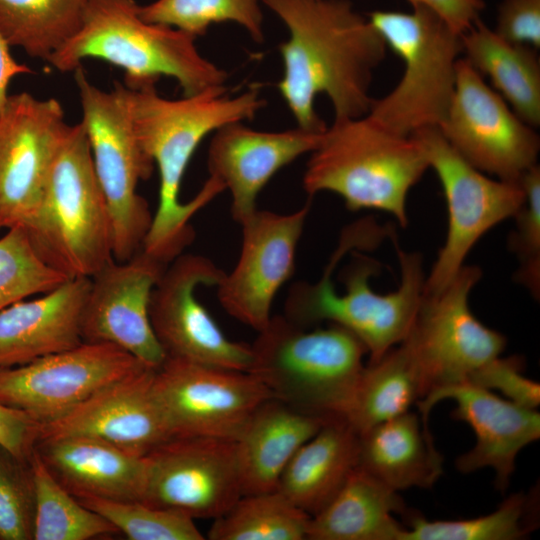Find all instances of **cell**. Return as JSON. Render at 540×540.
<instances>
[{"label": "cell", "mask_w": 540, "mask_h": 540, "mask_svg": "<svg viewBox=\"0 0 540 540\" xmlns=\"http://www.w3.org/2000/svg\"><path fill=\"white\" fill-rule=\"evenodd\" d=\"M285 25L289 38L279 51L283 75L278 89L297 127L323 132L315 111L326 95L334 119L366 115L374 98V72L388 47L367 16L350 0H261Z\"/></svg>", "instance_id": "1"}, {"label": "cell", "mask_w": 540, "mask_h": 540, "mask_svg": "<svg viewBox=\"0 0 540 540\" xmlns=\"http://www.w3.org/2000/svg\"><path fill=\"white\" fill-rule=\"evenodd\" d=\"M124 85L135 133L160 177L158 207L142 250L168 265L193 241L192 217L225 190L209 177L190 201L179 200L182 179L196 148L220 127L253 119L265 100L256 87L236 96H228L225 86H217L167 99L158 94L154 81Z\"/></svg>", "instance_id": "2"}, {"label": "cell", "mask_w": 540, "mask_h": 540, "mask_svg": "<svg viewBox=\"0 0 540 540\" xmlns=\"http://www.w3.org/2000/svg\"><path fill=\"white\" fill-rule=\"evenodd\" d=\"M381 240L380 228L373 219L365 218L345 228L321 278L315 283L298 282L292 286L284 316L302 327L323 321L344 327L365 345L369 362L401 343L423 295L426 276L419 253L405 251L395 243L400 282L390 293H377L371 288L370 279L380 272L381 265L361 253L342 271L345 292L338 293L331 278L346 253L372 250Z\"/></svg>", "instance_id": "3"}, {"label": "cell", "mask_w": 540, "mask_h": 540, "mask_svg": "<svg viewBox=\"0 0 540 540\" xmlns=\"http://www.w3.org/2000/svg\"><path fill=\"white\" fill-rule=\"evenodd\" d=\"M310 154L302 178L309 196L331 192L351 211L379 210L408 224L409 191L429 168L415 136L396 134L368 114L334 119Z\"/></svg>", "instance_id": "4"}, {"label": "cell", "mask_w": 540, "mask_h": 540, "mask_svg": "<svg viewBox=\"0 0 540 540\" xmlns=\"http://www.w3.org/2000/svg\"><path fill=\"white\" fill-rule=\"evenodd\" d=\"M195 40L179 29L145 21L133 0H90L77 32L47 62L70 72L96 58L125 70L126 85L168 76L184 96L225 86L227 73L200 54Z\"/></svg>", "instance_id": "5"}, {"label": "cell", "mask_w": 540, "mask_h": 540, "mask_svg": "<svg viewBox=\"0 0 540 540\" xmlns=\"http://www.w3.org/2000/svg\"><path fill=\"white\" fill-rule=\"evenodd\" d=\"M250 346L249 372L274 398L322 418H344L368 354L353 333L334 323L310 330L275 315Z\"/></svg>", "instance_id": "6"}, {"label": "cell", "mask_w": 540, "mask_h": 540, "mask_svg": "<svg viewBox=\"0 0 540 540\" xmlns=\"http://www.w3.org/2000/svg\"><path fill=\"white\" fill-rule=\"evenodd\" d=\"M24 229L42 258L68 278H91L113 258L110 215L81 122L69 125Z\"/></svg>", "instance_id": "7"}, {"label": "cell", "mask_w": 540, "mask_h": 540, "mask_svg": "<svg viewBox=\"0 0 540 540\" xmlns=\"http://www.w3.org/2000/svg\"><path fill=\"white\" fill-rule=\"evenodd\" d=\"M367 17L404 63L399 82L374 99L367 114L403 136L438 128L455 90L461 34L424 7H412L410 12L375 10Z\"/></svg>", "instance_id": "8"}, {"label": "cell", "mask_w": 540, "mask_h": 540, "mask_svg": "<svg viewBox=\"0 0 540 540\" xmlns=\"http://www.w3.org/2000/svg\"><path fill=\"white\" fill-rule=\"evenodd\" d=\"M74 73L81 124L110 215L112 255L126 261L142 249L152 223L153 214L137 185L152 175L155 164L135 133L126 86L115 82L111 91H104L89 81L82 65Z\"/></svg>", "instance_id": "9"}, {"label": "cell", "mask_w": 540, "mask_h": 540, "mask_svg": "<svg viewBox=\"0 0 540 540\" xmlns=\"http://www.w3.org/2000/svg\"><path fill=\"white\" fill-rule=\"evenodd\" d=\"M481 274L479 267L463 265L441 290L422 295L410 329L399 343L418 369L421 399L434 390L466 382L506 347V337L470 310L469 295Z\"/></svg>", "instance_id": "10"}, {"label": "cell", "mask_w": 540, "mask_h": 540, "mask_svg": "<svg viewBox=\"0 0 540 540\" xmlns=\"http://www.w3.org/2000/svg\"><path fill=\"white\" fill-rule=\"evenodd\" d=\"M422 144L429 168L441 183L448 214L447 234L426 276L423 293L445 287L464 265L476 242L490 229L514 217L525 200L520 181L491 178L465 161L438 128L413 134Z\"/></svg>", "instance_id": "11"}, {"label": "cell", "mask_w": 540, "mask_h": 540, "mask_svg": "<svg viewBox=\"0 0 540 540\" xmlns=\"http://www.w3.org/2000/svg\"><path fill=\"white\" fill-rule=\"evenodd\" d=\"M438 130L465 161L497 179L520 181L537 164L535 128L465 58L458 60L454 94Z\"/></svg>", "instance_id": "12"}, {"label": "cell", "mask_w": 540, "mask_h": 540, "mask_svg": "<svg viewBox=\"0 0 540 540\" xmlns=\"http://www.w3.org/2000/svg\"><path fill=\"white\" fill-rule=\"evenodd\" d=\"M225 271L209 258L182 253L154 287L149 316L166 358L249 372L251 346L229 339L195 296L199 286H217Z\"/></svg>", "instance_id": "13"}, {"label": "cell", "mask_w": 540, "mask_h": 540, "mask_svg": "<svg viewBox=\"0 0 540 540\" xmlns=\"http://www.w3.org/2000/svg\"><path fill=\"white\" fill-rule=\"evenodd\" d=\"M154 390L173 437L236 440L253 413L273 398L247 371L166 358Z\"/></svg>", "instance_id": "14"}, {"label": "cell", "mask_w": 540, "mask_h": 540, "mask_svg": "<svg viewBox=\"0 0 540 540\" xmlns=\"http://www.w3.org/2000/svg\"><path fill=\"white\" fill-rule=\"evenodd\" d=\"M143 367L148 366L115 345L83 341L24 365L0 368V403L38 424L48 423Z\"/></svg>", "instance_id": "15"}, {"label": "cell", "mask_w": 540, "mask_h": 540, "mask_svg": "<svg viewBox=\"0 0 540 540\" xmlns=\"http://www.w3.org/2000/svg\"><path fill=\"white\" fill-rule=\"evenodd\" d=\"M145 461L146 504L214 520L243 495L235 440L173 437Z\"/></svg>", "instance_id": "16"}, {"label": "cell", "mask_w": 540, "mask_h": 540, "mask_svg": "<svg viewBox=\"0 0 540 540\" xmlns=\"http://www.w3.org/2000/svg\"><path fill=\"white\" fill-rule=\"evenodd\" d=\"M68 127L58 100L9 95L0 112V230L31 222Z\"/></svg>", "instance_id": "17"}, {"label": "cell", "mask_w": 540, "mask_h": 540, "mask_svg": "<svg viewBox=\"0 0 540 540\" xmlns=\"http://www.w3.org/2000/svg\"><path fill=\"white\" fill-rule=\"evenodd\" d=\"M310 207L308 201L286 214L256 209L239 223L240 255L216 286L217 296L229 315L257 332L269 323L273 300L295 271L296 250Z\"/></svg>", "instance_id": "18"}, {"label": "cell", "mask_w": 540, "mask_h": 540, "mask_svg": "<svg viewBox=\"0 0 540 540\" xmlns=\"http://www.w3.org/2000/svg\"><path fill=\"white\" fill-rule=\"evenodd\" d=\"M167 266L142 249L126 261L107 262L90 278L81 317L83 341L115 345L159 368L166 355L151 325L149 303Z\"/></svg>", "instance_id": "19"}, {"label": "cell", "mask_w": 540, "mask_h": 540, "mask_svg": "<svg viewBox=\"0 0 540 540\" xmlns=\"http://www.w3.org/2000/svg\"><path fill=\"white\" fill-rule=\"evenodd\" d=\"M154 368L143 367L101 389L60 418L39 424L37 441L83 436L137 456L172 438L154 390Z\"/></svg>", "instance_id": "20"}, {"label": "cell", "mask_w": 540, "mask_h": 540, "mask_svg": "<svg viewBox=\"0 0 540 540\" xmlns=\"http://www.w3.org/2000/svg\"><path fill=\"white\" fill-rule=\"evenodd\" d=\"M445 399L455 403L451 417L467 423L476 436L474 447L455 460V467L464 474L493 469L495 488L504 493L515 471L517 455L540 438L539 412L463 382L434 390L416 402L425 424L432 407Z\"/></svg>", "instance_id": "21"}, {"label": "cell", "mask_w": 540, "mask_h": 540, "mask_svg": "<svg viewBox=\"0 0 540 540\" xmlns=\"http://www.w3.org/2000/svg\"><path fill=\"white\" fill-rule=\"evenodd\" d=\"M323 132L300 127L259 131L242 121L214 132L207 157L209 177L230 192L231 215L237 223L257 209L258 194L270 179L300 156L311 153Z\"/></svg>", "instance_id": "22"}, {"label": "cell", "mask_w": 540, "mask_h": 540, "mask_svg": "<svg viewBox=\"0 0 540 540\" xmlns=\"http://www.w3.org/2000/svg\"><path fill=\"white\" fill-rule=\"evenodd\" d=\"M89 277L70 278L33 300L0 311V368L15 367L83 342L81 317Z\"/></svg>", "instance_id": "23"}, {"label": "cell", "mask_w": 540, "mask_h": 540, "mask_svg": "<svg viewBox=\"0 0 540 540\" xmlns=\"http://www.w3.org/2000/svg\"><path fill=\"white\" fill-rule=\"evenodd\" d=\"M35 451L52 475L75 497L142 501L144 456L83 436L37 441Z\"/></svg>", "instance_id": "24"}, {"label": "cell", "mask_w": 540, "mask_h": 540, "mask_svg": "<svg viewBox=\"0 0 540 540\" xmlns=\"http://www.w3.org/2000/svg\"><path fill=\"white\" fill-rule=\"evenodd\" d=\"M328 419L265 401L235 440L243 495L276 490L293 456Z\"/></svg>", "instance_id": "25"}, {"label": "cell", "mask_w": 540, "mask_h": 540, "mask_svg": "<svg viewBox=\"0 0 540 540\" xmlns=\"http://www.w3.org/2000/svg\"><path fill=\"white\" fill-rule=\"evenodd\" d=\"M357 467L396 492L429 489L443 473V456L428 425L408 411L359 434Z\"/></svg>", "instance_id": "26"}, {"label": "cell", "mask_w": 540, "mask_h": 540, "mask_svg": "<svg viewBox=\"0 0 540 540\" xmlns=\"http://www.w3.org/2000/svg\"><path fill=\"white\" fill-rule=\"evenodd\" d=\"M359 434L343 417L329 418L286 466L277 490L313 516L340 490L358 464Z\"/></svg>", "instance_id": "27"}, {"label": "cell", "mask_w": 540, "mask_h": 540, "mask_svg": "<svg viewBox=\"0 0 540 540\" xmlns=\"http://www.w3.org/2000/svg\"><path fill=\"white\" fill-rule=\"evenodd\" d=\"M407 514L398 492L356 467L332 500L311 516L307 540H400Z\"/></svg>", "instance_id": "28"}, {"label": "cell", "mask_w": 540, "mask_h": 540, "mask_svg": "<svg viewBox=\"0 0 540 540\" xmlns=\"http://www.w3.org/2000/svg\"><path fill=\"white\" fill-rule=\"evenodd\" d=\"M468 63L528 125H540V61L536 49L509 42L481 19L461 35Z\"/></svg>", "instance_id": "29"}, {"label": "cell", "mask_w": 540, "mask_h": 540, "mask_svg": "<svg viewBox=\"0 0 540 540\" xmlns=\"http://www.w3.org/2000/svg\"><path fill=\"white\" fill-rule=\"evenodd\" d=\"M422 398L418 369L402 344L364 366L344 416L361 434L409 411Z\"/></svg>", "instance_id": "30"}, {"label": "cell", "mask_w": 540, "mask_h": 540, "mask_svg": "<svg viewBox=\"0 0 540 540\" xmlns=\"http://www.w3.org/2000/svg\"><path fill=\"white\" fill-rule=\"evenodd\" d=\"M90 0H0V33L11 47L48 61L81 26Z\"/></svg>", "instance_id": "31"}, {"label": "cell", "mask_w": 540, "mask_h": 540, "mask_svg": "<svg viewBox=\"0 0 540 540\" xmlns=\"http://www.w3.org/2000/svg\"><path fill=\"white\" fill-rule=\"evenodd\" d=\"M28 464L34 495L33 540H88L118 532L59 482L35 449Z\"/></svg>", "instance_id": "32"}, {"label": "cell", "mask_w": 540, "mask_h": 540, "mask_svg": "<svg viewBox=\"0 0 540 540\" xmlns=\"http://www.w3.org/2000/svg\"><path fill=\"white\" fill-rule=\"evenodd\" d=\"M311 516L279 490L242 495L213 520L209 540H307Z\"/></svg>", "instance_id": "33"}, {"label": "cell", "mask_w": 540, "mask_h": 540, "mask_svg": "<svg viewBox=\"0 0 540 540\" xmlns=\"http://www.w3.org/2000/svg\"><path fill=\"white\" fill-rule=\"evenodd\" d=\"M538 495H510L492 513L463 520H428L407 513L400 540H518L538 526Z\"/></svg>", "instance_id": "34"}, {"label": "cell", "mask_w": 540, "mask_h": 540, "mask_svg": "<svg viewBox=\"0 0 540 540\" xmlns=\"http://www.w3.org/2000/svg\"><path fill=\"white\" fill-rule=\"evenodd\" d=\"M261 0H155L139 5V15L150 23L170 26L195 38L212 24L232 22L257 43L264 41Z\"/></svg>", "instance_id": "35"}, {"label": "cell", "mask_w": 540, "mask_h": 540, "mask_svg": "<svg viewBox=\"0 0 540 540\" xmlns=\"http://www.w3.org/2000/svg\"><path fill=\"white\" fill-rule=\"evenodd\" d=\"M68 279L42 258L23 227L10 228L0 238V311Z\"/></svg>", "instance_id": "36"}, {"label": "cell", "mask_w": 540, "mask_h": 540, "mask_svg": "<svg viewBox=\"0 0 540 540\" xmlns=\"http://www.w3.org/2000/svg\"><path fill=\"white\" fill-rule=\"evenodd\" d=\"M109 521L130 540H204L194 519L175 510L142 501H121L92 496L76 497Z\"/></svg>", "instance_id": "37"}, {"label": "cell", "mask_w": 540, "mask_h": 540, "mask_svg": "<svg viewBox=\"0 0 540 540\" xmlns=\"http://www.w3.org/2000/svg\"><path fill=\"white\" fill-rule=\"evenodd\" d=\"M525 200L514 215L515 227L508 247L518 259L515 279L539 299L540 294V167L528 169L520 179Z\"/></svg>", "instance_id": "38"}, {"label": "cell", "mask_w": 540, "mask_h": 540, "mask_svg": "<svg viewBox=\"0 0 540 540\" xmlns=\"http://www.w3.org/2000/svg\"><path fill=\"white\" fill-rule=\"evenodd\" d=\"M34 495L28 462L0 447V540H33Z\"/></svg>", "instance_id": "39"}, {"label": "cell", "mask_w": 540, "mask_h": 540, "mask_svg": "<svg viewBox=\"0 0 540 540\" xmlns=\"http://www.w3.org/2000/svg\"><path fill=\"white\" fill-rule=\"evenodd\" d=\"M525 360L519 355L498 356L473 371L466 382L497 390L507 400L527 409L536 410L540 404V384L524 376Z\"/></svg>", "instance_id": "40"}, {"label": "cell", "mask_w": 540, "mask_h": 540, "mask_svg": "<svg viewBox=\"0 0 540 540\" xmlns=\"http://www.w3.org/2000/svg\"><path fill=\"white\" fill-rule=\"evenodd\" d=\"M501 38L540 47V0H502L493 29Z\"/></svg>", "instance_id": "41"}, {"label": "cell", "mask_w": 540, "mask_h": 540, "mask_svg": "<svg viewBox=\"0 0 540 540\" xmlns=\"http://www.w3.org/2000/svg\"><path fill=\"white\" fill-rule=\"evenodd\" d=\"M39 424L22 411L0 403V447L28 462L38 439Z\"/></svg>", "instance_id": "42"}, {"label": "cell", "mask_w": 540, "mask_h": 540, "mask_svg": "<svg viewBox=\"0 0 540 540\" xmlns=\"http://www.w3.org/2000/svg\"><path fill=\"white\" fill-rule=\"evenodd\" d=\"M411 7H424L439 15L454 31L465 33L480 19L484 0H406Z\"/></svg>", "instance_id": "43"}, {"label": "cell", "mask_w": 540, "mask_h": 540, "mask_svg": "<svg viewBox=\"0 0 540 540\" xmlns=\"http://www.w3.org/2000/svg\"><path fill=\"white\" fill-rule=\"evenodd\" d=\"M10 45L0 33V112L8 100V86L17 75L32 73L29 66L19 63L10 52Z\"/></svg>", "instance_id": "44"}]
</instances>
